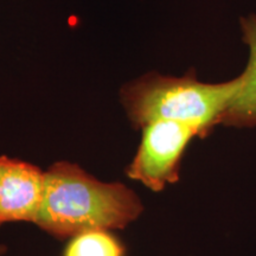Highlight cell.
Masks as SVG:
<instances>
[{
    "mask_svg": "<svg viewBox=\"0 0 256 256\" xmlns=\"http://www.w3.org/2000/svg\"><path fill=\"white\" fill-rule=\"evenodd\" d=\"M63 256H126V249L110 230H92L70 238Z\"/></svg>",
    "mask_w": 256,
    "mask_h": 256,
    "instance_id": "obj_6",
    "label": "cell"
},
{
    "mask_svg": "<svg viewBox=\"0 0 256 256\" xmlns=\"http://www.w3.org/2000/svg\"><path fill=\"white\" fill-rule=\"evenodd\" d=\"M46 171L23 160L0 156V226L36 222L43 202Z\"/></svg>",
    "mask_w": 256,
    "mask_h": 256,
    "instance_id": "obj_4",
    "label": "cell"
},
{
    "mask_svg": "<svg viewBox=\"0 0 256 256\" xmlns=\"http://www.w3.org/2000/svg\"><path fill=\"white\" fill-rule=\"evenodd\" d=\"M8 246L4 244V243H0V256H4L6 252H8Z\"/></svg>",
    "mask_w": 256,
    "mask_h": 256,
    "instance_id": "obj_7",
    "label": "cell"
},
{
    "mask_svg": "<svg viewBox=\"0 0 256 256\" xmlns=\"http://www.w3.org/2000/svg\"><path fill=\"white\" fill-rule=\"evenodd\" d=\"M142 130V142L124 174L151 191L162 192L178 183L186 147L200 134L192 126L171 120L153 121Z\"/></svg>",
    "mask_w": 256,
    "mask_h": 256,
    "instance_id": "obj_3",
    "label": "cell"
},
{
    "mask_svg": "<svg viewBox=\"0 0 256 256\" xmlns=\"http://www.w3.org/2000/svg\"><path fill=\"white\" fill-rule=\"evenodd\" d=\"M238 87V76L228 82L206 83L190 74L182 78L147 75L124 87L121 100L136 128L171 120L196 128L200 138H206L222 124Z\"/></svg>",
    "mask_w": 256,
    "mask_h": 256,
    "instance_id": "obj_2",
    "label": "cell"
},
{
    "mask_svg": "<svg viewBox=\"0 0 256 256\" xmlns=\"http://www.w3.org/2000/svg\"><path fill=\"white\" fill-rule=\"evenodd\" d=\"M243 42L249 48L247 66L240 78V87L230 101L222 124L228 127L256 126V14L240 19Z\"/></svg>",
    "mask_w": 256,
    "mask_h": 256,
    "instance_id": "obj_5",
    "label": "cell"
},
{
    "mask_svg": "<svg viewBox=\"0 0 256 256\" xmlns=\"http://www.w3.org/2000/svg\"><path fill=\"white\" fill-rule=\"evenodd\" d=\"M142 198L121 182H104L75 162L46 170V186L34 224L51 238L70 240L92 230H124L140 218Z\"/></svg>",
    "mask_w": 256,
    "mask_h": 256,
    "instance_id": "obj_1",
    "label": "cell"
}]
</instances>
